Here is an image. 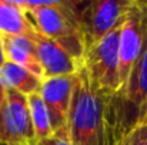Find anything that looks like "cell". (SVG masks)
<instances>
[{
    "mask_svg": "<svg viewBox=\"0 0 147 145\" xmlns=\"http://www.w3.org/2000/svg\"><path fill=\"white\" fill-rule=\"evenodd\" d=\"M133 0H93L82 1V29L86 47L92 46L119 27Z\"/></svg>",
    "mask_w": 147,
    "mask_h": 145,
    "instance_id": "obj_5",
    "label": "cell"
},
{
    "mask_svg": "<svg viewBox=\"0 0 147 145\" xmlns=\"http://www.w3.org/2000/svg\"><path fill=\"white\" fill-rule=\"evenodd\" d=\"M30 39L36 47L37 58L43 70V78L74 76L80 70L82 61L76 60L61 46L42 34L37 29H34Z\"/></svg>",
    "mask_w": 147,
    "mask_h": 145,
    "instance_id": "obj_9",
    "label": "cell"
},
{
    "mask_svg": "<svg viewBox=\"0 0 147 145\" xmlns=\"http://www.w3.org/2000/svg\"><path fill=\"white\" fill-rule=\"evenodd\" d=\"M143 122L147 124V110H146V115H144V120H143Z\"/></svg>",
    "mask_w": 147,
    "mask_h": 145,
    "instance_id": "obj_19",
    "label": "cell"
},
{
    "mask_svg": "<svg viewBox=\"0 0 147 145\" xmlns=\"http://www.w3.org/2000/svg\"><path fill=\"white\" fill-rule=\"evenodd\" d=\"M143 4L146 34L142 53L123 88L110 98V118L117 141L131 128L143 124L147 110V1L143 0Z\"/></svg>",
    "mask_w": 147,
    "mask_h": 145,
    "instance_id": "obj_3",
    "label": "cell"
},
{
    "mask_svg": "<svg viewBox=\"0 0 147 145\" xmlns=\"http://www.w3.org/2000/svg\"><path fill=\"white\" fill-rule=\"evenodd\" d=\"M3 43L6 61H11L20 67H24L43 80V70L37 58L34 43L30 37H3Z\"/></svg>",
    "mask_w": 147,
    "mask_h": 145,
    "instance_id": "obj_11",
    "label": "cell"
},
{
    "mask_svg": "<svg viewBox=\"0 0 147 145\" xmlns=\"http://www.w3.org/2000/svg\"><path fill=\"white\" fill-rule=\"evenodd\" d=\"M34 29L19 0H0V34L3 37H30Z\"/></svg>",
    "mask_w": 147,
    "mask_h": 145,
    "instance_id": "obj_10",
    "label": "cell"
},
{
    "mask_svg": "<svg viewBox=\"0 0 147 145\" xmlns=\"http://www.w3.org/2000/svg\"><path fill=\"white\" fill-rule=\"evenodd\" d=\"M6 55H4V43H3V36L0 34V67L4 64Z\"/></svg>",
    "mask_w": 147,
    "mask_h": 145,
    "instance_id": "obj_16",
    "label": "cell"
},
{
    "mask_svg": "<svg viewBox=\"0 0 147 145\" xmlns=\"http://www.w3.org/2000/svg\"><path fill=\"white\" fill-rule=\"evenodd\" d=\"M19 145H39L36 141H29V142H23V144H19Z\"/></svg>",
    "mask_w": 147,
    "mask_h": 145,
    "instance_id": "obj_18",
    "label": "cell"
},
{
    "mask_svg": "<svg viewBox=\"0 0 147 145\" xmlns=\"http://www.w3.org/2000/svg\"><path fill=\"white\" fill-rule=\"evenodd\" d=\"M33 26L46 37L56 41L76 60L82 61L86 43L82 29V1L19 0Z\"/></svg>",
    "mask_w": 147,
    "mask_h": 145,
    "instance_id": "obj_2",
    "label": "cell"
},
{
    "mask_svg": "<svg viewBox=\"0 0 147 145\" xmlns=\"http://www.w3.org/2000/svg\"><path fill=\"white\" fill-rule=\"evenodd\" d=\"M146 13L143 0H133L123 20L119 39V74L120 90L126 84L144 43Z\"/></svg>",
    "mask_w": 147,
    "mask_h": 145,
    "instance_id": "obj_6",
    "label": "cell"
},
{
    "mask_svg": "<svg viewBox=\"0 0 147 145\" xmlns=\"http://www.w3.org/2000/svg\"><path fill=\"white\" fill-rule=\"evenodd\" d=\"M26 98H27V105H29L30 118H32V124H33L34 140H36V142L45 141L54 134L46 104H45L42 96L39 94V91L27 96Z\"/></svg>",
    "mask_w": 147,
    "mask_h": 145,
    "instance_id": "obj_13",
    "label": "cell"
},
{
    "mask_svg": "<svg viewBox=\"0 0 147 145\" xmlns=\"http://www.w3.org/2000/svg\"><path fill=\"white\" fill-rule=\"evenodd\" d=\"M1 140L3 145H19L34 140L33 124L26 96L7 90L1 107Z\"/></svg>",
    "mask_w": 147,
    "mask_h": 145,
    "instance_id": "obj_7",
    "label": "cell"
},
{
    "mask_svg": "<svg viewBox=\"0 0 147 145\" xmlns=\"http://www.w3.org/2000/svg\"><path fill=\"white\" fill-rule=\"evenodd\" d=\"M116 145H147V124H139L126 132Z\"/></svg>",
    "mask_w": 147,
    "mask_h": 145,
    "instance_id": "obj_14",
    "label": "cell"
},
{
    "mask_svg": "<svg viewBox=\"0 0 147 145\" xmlns=\"http://www.w3.org/2000/svg\"><path fill=\"white\" fill-rule=\"evenodd\" d=\"M3 101H4V90L0 86V117H1V107H3ZM0 140H1V121H0Z\"/></svg>",
    "mask_w": 147,
    "mask_h": 145,
    "instance_id": "obj_17",
    "label": "cell"
},
{
    "mask_svg": "<svg viewBox=\"0 0 147 145\" xmlns=\"http://www.w3.org/2000/svg\"><path fill=\"white\" fill-rule=\"evenodd\" d=\"M40 84V77L11 61H4V64L0 67V86L4 91L11 90L27 97L33 93H37Z\"/></svg>",
    "mask_w": 147,
    "mask_h": 145,
    "instance_id": "obj_12",
    "label": "cell"
},
{
    "mask_svg": "<svg viewBox=\"0 0 147 145\" xmlns=\"http://www.w3.org/2000/svg\"><path fill=\"white\" fill-rule=\"evenodd\" d=\"M66 128L70 145H116L119 142L110 118V97L93 90L83 65L74 74Z\"/></svg>",
    "mask_w": 147,
    "mask_h": 145,
    "instance_id": "obj_1",
    "label": "cell"
},
{
    "mask_svg": "<svg viewBox=\"0 0 147 145\" xmlns=\"http://www.w3.org/2000/svg\"><path fill=\"white\" fill-rule=\"evenodd\" d=\"M121 24L101 40L86 47L82 58V65L93 90L110 98L120 91L119 39Z\"/></svg>",
    "mask_w": 147,
    "mask_h": 145,
    "instance_id": "obj_4",
    "label": "cell"
},
{
    "mask_svg": "<svg viewBox=\"0 0 147 145\" xmlns=\"http://www.w3.org/2000/svg\"><path fill=\"white\" fill-rule=\"evenodd\" d=\"M39 145H70L69 135H67V128H63L57 132H54L50 138L37 142Z\"/></svg>",
    "mask_w": 147,
    "mask_h": 145,
    "instance_id": "obj_15",
    "label": "cell"
},
{
    "mask_svg": "<svg viewBox=\"0 0 147 145\" xmlns=\"http://www.w3.org/2000/svg\"><path fill=\"white\" fill-rule=\"evenodd\" d=\"M74 76L43 78L39 94L42 96L49 111L53 132H57L67 127V118L73 96Z\"/></svg>",
    "mask_w": 147,
    "mask_h": 145,
    "instance_id": "obj_8",
    "label": "cell"
}]
</instances>
